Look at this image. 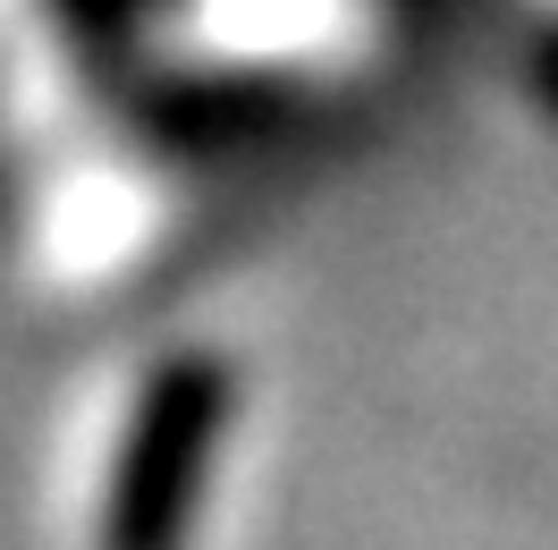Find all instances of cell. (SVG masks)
Segmentation results:
<instances>
[{
  "instance_id": "1",
  "label": "cell",
  "mask_w": 558,
  "mask_h": 550,
  "mask_svg": "<svg viewBox=\"0 0 558 550\" xmlns=\"http://www.w3.org/2000/svg\"><path fill=\"white\" fill-rule=\"evenodd\" d=\"M220 423H229V364L220 356L153 364L136 415L119 432V457H110L102 550H186Z\"/></svg>"
}]
</instances>
